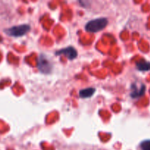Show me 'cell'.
Segmentation results:
<instances>
[{
  "instance_id": "6da1fadb",
  "label": "cell",
  "mask_w": 150,
  "mask_h": 150,
  "mask_svg": "<svg viewBox=\"0 0 150 150\" xmlns=\"http://www.w3.org/2000/svg\"><path fill=\"white\" fill-rule=\"evenodd\" d=\"M108 21L105 18H97L92 20L86 23L85 29L89 32H98L103 29L108 24Z\"/></svg>"
},
{
  "instance_id": "7a4b0ae2",
  "label": "cell",
  "mask_w": 150,
  "mask_h": 150,
  "mask_svg": "<svg viewBox=\"0 0 150 150\" xmlns=\"http://www.w3.org/2000/svg\"><path fill=\"white\" fill-rule=\"evenodd\" d=\"M30 30V26L27 24L20 25V26H15L11 28L7 29L4 32L7 35L11 37H21L27 33Z\"/></svg>"
},
{
  "instance_id": "3957f363",
  "label": "cell",
  "mask_w": 150,
  "mask_h": 150,
  "mask_svg": "<svg viewBox=\"0 0 150 150\" xmlns=\"http://www.w3.org/2000/svg\"><path fill=\"white\" fill-rule=\"evenodd\" d=\"M38 68L40 71L43 73H48L51 72V63L48 61V59H46V58H44L42 55L40 57L39 61H38Z\"/></svg>"
},
{
  "instance_id": "277c9868",
  "label": "cell",
  "mask_w": 150,
  "mask_h": 150,
  "mask_svg": "<svg viewBox=\"0 0 150 150\" xmlns=\"http://www.w3.org/2000/svg\"><path fill=\"white\" fill-rule=\"evenodd\" d=\"M64 55L69 59H74L77 57V51L73 47H68V48H64L56 53V55Z\"/></svg>"
},
{
  "instance_id": "5b68a950",
  "label": "cell",
  "mask_w": 150,
  "mask_h": 150,
  "mask_svg": "<svg viewBox=\"0 0 150 150\" xmlns=\"http://www.w3.org/2000/svg\"><path fill=\"white\" fill-rule=\"evenodd\" d=\"M145 90H146V87L144 84L141 85V86L138 87L136 84L132 85V92L130 93V96L133 98H139L144 95Z\"/></svg>"
},
{
  "instance_id": "8992f818",
  "label": "cell",
  "mask_w": 150,
  "mask_h": 150,
  "mask_svg": "<svg viewBox=\"0 0 150 150\" xmlns=\"http://www.w3.org/2000/svg\"><path fill=\"white\" fill-rule=\"evenodd\" d=\"M95 89L94 88H87V89H82L79 92L80 97L82 98H89L95 94Z\"/></svg>"
},
{
  "instance_id": "52a82bcc",
  "label": "cell",
  "mask_w": 150,
  "mask_h": 150,
  "mask_svg": "<svg viewBox=\"0 0 150 150\" xmlns=\"http://www.w3.org/2000/svg\"><path fill=\"white\" fill-rule=\"evenodd\" d=\"M138 70L141 71H148L150 70V62L145 60H141L136 64Z\"/></svg>"
},
{
  "instance_id": "ba28073f",
  "label": "cell",
  "mask_w": 150,
  "mask_h": 150,
  "mask_svg": "<svg viewBox=\"0 0 150 150\" xmlns=\"http://www.w3.org/2000/svg\"><path fill=\"white\" fill-rule=\"evenodd\" d=\"M141 149L142 150H150V140L144 141L141 143Z\"/></svg>"
}]
</instances>
